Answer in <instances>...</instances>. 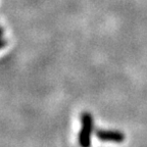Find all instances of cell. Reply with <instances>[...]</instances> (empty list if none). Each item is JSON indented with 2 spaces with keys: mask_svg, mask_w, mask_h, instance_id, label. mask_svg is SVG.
<instances>
[{
  "mask_svg": "<svg viewBox=\"0 0 147 147\" xmlns=\"http://www.w3.org/2000/svg\"><path fill=\"white\" fill-rule=\"evenodd\" d=\"M94 131V119L90 113L81 115V129L79 132L78 141L81 146L87 147L91 144L92 134Z\"/></svg>",
  "mask_w": 147,
  "mask_h": 147,
  "instance_id": "1",
  "label": "cell"
},
{
  "mask_svg": "<svg viewBox=\"0 0 147 147\" xmlns=\"http://www.w3.org/2000/svg\"><path fill=\"white\" fill-rule=\"evenodd\" d=\"M3 33H4V30H3V28L0 27V40L4 39V38H3Z\"/></svg>",
  "mask_w": 147,
  "mask_h": 147,
  "instance_id": "4",
  "label": "cell"
},
{
  "mask_svg": "<svg viewBox=\"0 0 147 147\" xmlns=\"http://www.w3.org/2000/svg\"><path fill=\"white\" fill-rule=\"evenodd\" d=\"M7 44V41L5 39H2V40H0V50L2 48H4L5 46H6Z\"/></svg>",
  "mask_w": 147,
  "mask_h": 147,
  "instance_id": "3",
  "label": "cell"
},
{
  "mask_svg": "<svg viewBox=\"0 0 147 147\" xmlns=\"http://www.w3.org/2000/svg\"><path fill=\"white\" fill-rule=\"evenodd\" d=\"M95 136L102 142H113V143H122L125 141V134L119 131L113 130H103L98 129L95 131Z\"/></svg>",
  "mask_w": 147,
  "mask_h": 147,
  "instance_id": "2",
  "label": "cell"
}]
</instances>
